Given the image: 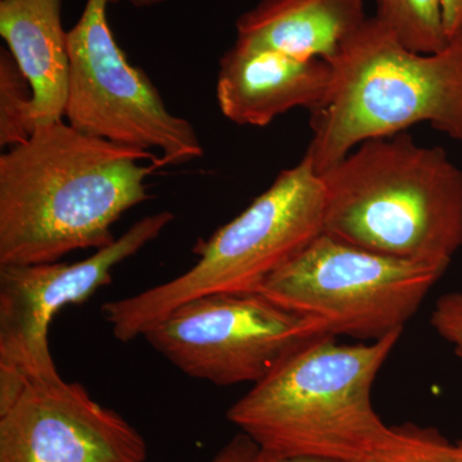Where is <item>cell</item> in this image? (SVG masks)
Returning a JSON list of instances; mask_svg holds the SVG:
<instances>
[{
  "label": "cell",
  "instance_id": "ffe728a7",
  "mask_svg": "<svg viewBox=\"0 0 462 462\" xmlns=\"http://www.w3.org/2000/svg\"><path fill=\"white\" fill-rule=\"evenodd\" d=\"M256 462H345L334 460V458L320 457V456H309V455H276L272 452L263 451L260 449V454Z\"/></svg>",
  "mask_w": 462,
  "mask_h": 462
},
{
  "label": "cell",
  "instance_id": "9a60e30c",
  "mask_svg": "<svg viewBox=\"0 0 462 462\" xmlns=\"http://www.w3.org/2000/svg\"><path fill=\"white\" fill-rule=\"evenodd\" d=\"M32 85L7 48L0 50V145L16 147L36 129Z\"/></svg>",
  "mask_w": 462,
  "mask_h": 462
},
{
  "label": "cell",
  "instance_id": "ba28073f",
  "mask_svg": "<svg viewBox=\"0 0 462 462\" xmlns=\"http://www.w3.org/2000/svg\"><path fill=\"white\" fill-rule=\"evenodd\" d=\"M327 336V327L315 319L261 293H240L191 300L143 338L188 376L225 387L256 384L288 356Z\"/></svg>",
  "mask_w": 462,
  "mask_h": 462
},
{
  "label": "cell",
  "instance_id": "5b68a950",
  "mask_svg": "<svg viewBox=\"0 0 462 462\" xmlns=\"http://www.w3.org/2000/svg\"><path fill=\"white\" fill-rule=\"evenodd\" d=\"M322 233L321 179L303 156L296 166L282 170L242 214L208 239H199L193 248L199 261L187 273L135 296L105 303L103 319L115 338L127 343L196 298L257 293Z\"/></svg>",
  "mask_w": 462,
  "mask_h": 462
},
{
  "label": "cell",
  "instance_id": "ac0fdd59",
  "mask_svg": "<svg viewBox=\"0 0 462 462\" xmlns=\"http://www.w3.org/2000/svg\"><path fill=\"white\" fill-rule=\"evenodd\" d=\"M260 447L240 431L209 462H256Z\"/></svg>",
  "mask_w": 462,
  "mask_h": 462
},
{
  "label": "cell",
  "instance_id": "8fae6325",
  "mask_svg": "<svg viewBox=\"0 0 462 462\" xmlns=\"http://www.w3.org/2000/svg\"><path fill=\"white\" fill-rule=\"evenodd\" d=\"M334 69L324 60L234 42L220 60L216 98L221 114L239 126L264 127L291 109L318 111L329 97Z\"/></svg>",
  "mask_w": 462,
  "mask_h": 462
},
{
  "label": "cell",
  "instance_id": "7402d4cb",
  "mask_svg": "<svg viewBox=\"0 0 462 462\" xmlns=\"http://www.w3.org/2000/svg\"><path fill=\"white\" fill-rule=\"evenodd\" d=\"M455 462H462V440L456 443Z\"/></svg>",
  "mask_w": 462,
  "mask_h": 462
},
{
  "label": "cell",
  "instance_id": "9c48e42d",
  "mask_svg": "<svg viewBox=\"0 0 462 462\" xmlns=\"http://www.w3.org/2000/svg\"><path fill=\"white\" fill-rule=\"evenodd\" d=\"M173 218L170 211L145 216L79 263L0 266V380L60 376L51 354L53 319L111 284L115 267L157 239Z\"/></svg>",
  "mask_w": 462,
  "mask_h": 462
},
{
  "label": "cell",
  "instance_id": "277c9868",
  "mask_svg": "<svg viewBox=\"0 0 462 462\" xmlns=\"http://www.w3.org/2000/svg\"><path fill=\"white\" fill-rule=\"evenodd\" d=\"M333 87L312 112L305 153L327 171L358 144L430 124L462 143V30L445 50H407L375 17L366 21L331 60Z\"/></svg>",
  "mask_w": 462,
  "mask_h": 462
},
{
  "label": "cell",
  "instance_id": "8992f818",
  "mask_svg": "<svg viewBox=\"0 0 462 462\" xmlns=\"http://www.w3.org/2000/svg\"><path fill=\"white\" fill-rule=\"evenodd\" d=\"M446 270L322 233L257 293L322 322L331 336L376 342L403 331Z\"/></svg>",
  "mask_w": 462,
  "mask_h": 462
},
{
  "label": "cell",
  "instance_id": "4fadbf2b",
  "mask_svg": "<svg viewBox=\"0 0 462 462\" xmlns=\"http://www.w3.org/2000/svg\"><path fill=\"white\" fill-rule=\"evenodd\" d=\"M0 35L32 85L36 126L63 121L69 53L62 0H0Z\"/></svg>",
  "mask_w": 462,
  "mask_h": 462
},
{
  "label": "cell",
  "instance_id": "5bb4252c",
  "mask_svg": "<svg viewBox=\"0 0 462 462\" xmlns=\"http://www.w3.org/2000/svg\"><path fill=\"white\" fill-rule=\"evenodd\" d=\"M375 5L374 17L407 50L437 53L448 44L442 0H375Z\"/></svg>",
  "mask_w": 462,
  "mask_h": 462
},
{
  "label": "cell",
  "instance_id": "e0dca14e",
  "mask_svg": "<svg viewBox=\"0 0 462 462\" xmlns=\"http://www.w3.org/2000/svg\"><path fill=\"white\" fill-rule=\"evenodd\" d=\"M431 325L442 338L454 346L462 357V293H447L437 300L430 318Z\"/></svg>",
  "mask_w": 462,
  "mask_h": 462
},
{
  "label": "cell",
  "instance_id": "6da1fadb",
  "mask_svg": "<svg viewBox=\"0 0 462 462\" xmlns=\"http://www.w3.org/2000/svg\"><path fill=\"white\" fill-rule=\"evenodd\" d=\"M157 154L39 125L0 156V266L58 263L115 242L112 227L151 199Z\"/></svg>",
  "mask_w": 462,
  "mask_h": 462
},
{
  "label": "cell",
  "instance_id": "d6986e66",
  "mask_svg": "<svg viewBox=\"0 0 462 462\" xmlns=\"http://www.w3.org/2000/svg\"><path fill=\"white\" fill-rule=\"evenodd\" d=\"M447 36L451 39L462 30V0H442Z\"/></svg>",
  "mask_w": 462,
  "mask_h": 462
},
{
  "label": "cell",
  "instance_id": "30bf717a",
  "mask_svg": "<svg viewBox=\"0 0 462 462\" xmlns=\"http://www.w3.org/2000/svg\"><path fill=\"white\" fill-rule=\"evenodd\" d=\"M147 442L80 383L0 380V462H144Z\"/></svg>",
  "mask_w": 462,
  "mask_h": 462
},
{
  "label": "cell",
  "instance_id": "44dd1931",
  "mask_svg": "<svg viewBox=\"0 0 462 462\" xmlns=\"http://www.w3.org/2000/svg\"><path fill=\"white\" fill-rule=\"evenodd\" d=\"M130 5L135 8H152L156 7V5H162V3L167 2V0H129Z\"/></svg>",
  "mask_w": 462,
  "mask_h": 462
},
{
  "label": "cell",
  "instance_id": "52a82bcc",
  "mask_svg": "<svg viewBox=\"0 0 462 462\" xmlns=\"http://www.w3.org/2000/svg\"><path fill=\"white\" fill-rule=\"evenodd\" d=\"M117 2L88 0L69 32L67 123L116 144L157 149V170L199 160L205 151L193 125L166 107L148 75L116 42L107 11Z\"/></svg>",
  "mask_w": 462,
  "mask_h": 462
},
{
  "label": "cell",
  "instance_id": "7a4b0ae2",
  "mask_svg": "<svg viewBox=\"0 0 462 462\" xmlns=\"http://www.w3.org/2000/svg\"><path fill=\"white\" fill-rule=\"evenodd\" d=\"M320 179L328 236L445 269L462 247V171L443 148L369 139Z\"/></svg>",
  "mask_w": 462,
  "mask_h": 462
},
{
  "label": "cell",
  "instance_id": "7c38bea8",
  "mask_svg": "<svg viewBox=\"0 0 462 462\" xmlns=\"http://www.w3.org/2000/svg\"><path fill=\"white\" fill-rule=\"evenodd\" d=\"M366 18L364 0H261L236 21V42L330 63Z\"/></svg>",
  "mask_w": 462,
  "mask_h": 462
},
{
  "label": "cell",
  "instance_id": "3957f363",
  "mask_svg": "<svg viewBox=\"0 0 462 462\" xmlns=\"http://www.w3.org/2000/svg\"><path fill=\"white\" fill-rule=\"evenodd\" d=\"M401 334L354 346L333 336L312 340L254 384L227 419L263 451L363 460L391 433L372 389Z\"/></svg>",
  "mask_w": 462,
  "mask_h": 462
},
{
  "label": "cell",
  "instance_id": "2e32d148",
  "mask_svg": "<svg viewBox=\"0 0 462 462\" xmlns=\"http://www.w3.org/2000/svg\"><path fill=\"white\" fill-rule=\"evenodd\" d=\"M456 446L436 428L392 427L382 445L358 462H455Z\"/></svg>",
  "mask_w": 462,
  "mask_h": 462
}]
</instances>
